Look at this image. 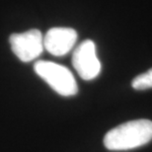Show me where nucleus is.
Returning a JSON list of instances; mask_svg holds the SVG:
<instances>
[{"label": "nucleus", "mask_w": 152, "mask_h": 152, "mask_svg": "<svg viewBox=\"0 0 152 152\" xmlns=\"http://www.w3.org/2000/svg\"><path fill=\"white\" fill-rule=\"evenodd\" d=\"M72 65L83 80L90 81L101 72V62L97 56L95 42L91 39L82 42L72 54Z\"/></svg>", "instance_id": "nucleus-4"}, {"label": "nucleus", "mask_w": 152, "mask_h": 152, "mask_svg": "<svg viewBox=\"0 0 152 152\" xmlns=\"http://www.w3.org/2000/svg\"><path fill=\"white\" fill-rule=\"evenodd\" d=\"M34 70L51 89L63 97L74 96L78 92V85L74 75L67 67L47 60L35 63Z\"/></svg>", "instance_id": "nucleus-2"}, {"label": "nucleus", "mask_w": 152, "mask_h": 152, "mask_svg": "<svg viewBox=\"0 0 152 152\" xmlns=\"http://www.w3.org/2000/svg\"><path fill=\"white\" fill-rule=\"evenodd\" d=\"M132 86L135 90H146L152 88V68L136 76L132 82Z\"/></svg>", "instance_id": "nucleus-6"}, {"label": "nucleus", "mask_w": 152, "mask_h": 152, "mask_svg": "<svg viewBox=\"0 0 152 152\" xmlns=\"http://www.w3.org/2000/svg\"><path fill=\"white\" fill-rule=\"evenodd\" d=\"M9 42L13 53L23 62L35 60L44 51V36L37 29L12 34Z\"/></svg>", "instance_id": "nucleus-3"}, {"label": "nucleus", "mask_w": 152, "mask_h": 152, "mask_svg": "<svg viewBox=\"0 0 152 152\" xmlns=\"http://www.w3.org/2000/svg\"><path fill=\"white\" fill-rule=\"evenodd\" d=\"M152 140V121L134 120L114 127L106 133L104 145L111 151H124L145 145Z\"/></svg>", "instance_id": "nucleus-1"}, {"label": "nucleus", "mask_w": 152, "mask_h": 152, "mask_svg": "<svg viewBox=\"0 0 152 152\" xmlns=\"http://www.w3.org/2000/svg\"><path fill=\"white\" fill-rule=\"evenodd\" d=\"M77 38V32L72 28H51L44 36V48L51 56H63L74 48Z\"/></svg>", "instance_id": "nucleus-5"}]
</instances>
